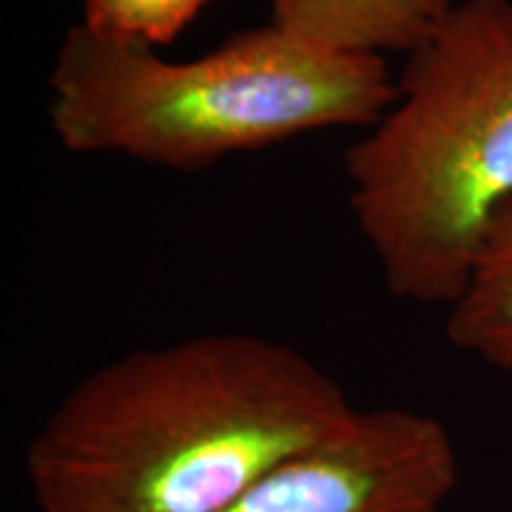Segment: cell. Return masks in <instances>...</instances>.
Returning <instances> with one entry per match:
<instances>
[{"label": "cell", "mask_w": 512, "mask_h": 512, "mask_svg": "<svg viewBox=\"0 0 512 512\" xmlns=\"http://www.w3.org/2000/svg\"><path fill=\"white\" fill-rule=\"evenodd\" d=\"M356 413L304 351L204 332L83 375L24 453L38 512H223Z\"/></svg>", "instance_id": "1"}, {"label": "cell", "mask_w": 512, "mask_h": 512, "mask_svg": "<svg viewBox=\"0 0 512 512\" xmlns=\"http://www.w3.org/2000/svg\"><path fill=\"white\" fill-rule=\"evenodd\" d=\"M349 207L396 299L451 306L512 202V0L453 3L344 155Z\"/></svg>", "instance_id": "2"}, {"label": "cell", "mask_w": 512, "mask_h": 512, "mask_svg": "<svg viewBox=\"0 0 512 512\" xmlns=\"http://www.w3.org/2000/svg\"><path fill=\"white\" fill-rule=\"evenodd\" d=\"M64 150L197 171L328 128H370L396 98L382 57L342 55L271 22L192 60L74 24L48 76Z\"/></svg>", "instance_id": "3"}, {"label": "cell", "mask_w": 512, "mask_h": 512, "mask_svg": "<svg viewBox=\"0 0 512 512\" xmlns=\"http://www.w3.org/2000/svg\"><path fill=\"white\" fill-rule=\"evenodd\" d=\"M458 484L451 432L411 408H356L223 512H446Z\"/></svg>", "instance_id": "4"}, {"label": "cell", "mask_w": 512, "mask_h": 512, "mask_svg": "<svg viewBox=\"0 0 512 512\" xmlns=\"http://www.w3.org/2000/svg\"><path fill=\"white\" fill-rule=\"evenodd\" d=\"M271 24L311 46L342 55L413 53L453 0H268Z\"/></svg>", "instance_id": "5"}, {"label": "cell", "mask_w": 512, "mask_h": 512, "mask_svg": "<svg viewBox=\"0 0 512 512\" xmlns=\"http://www.w3.org/2000/svg\"><path fill=\"white\" fill-rule=\"evenodd\" d=\"M446 337L463 354L512 375V202L491 223L465 290L448 306Z\"/></svg>", "instance_id": "6"}, {"label": "cell", "mask_w": 512, "mask_h": 512, "mask_svg": "<svg viewBox=\"0 0 512 512\" xmlns=\"http://www.w3.org/2000/svg\"><path fill=\"white\" fill-rule=\"evenodd\" d=\"M214 0H81V24L112 41L174 43Z\"/></svg>", "instance_id": "7"}]
</instances>
